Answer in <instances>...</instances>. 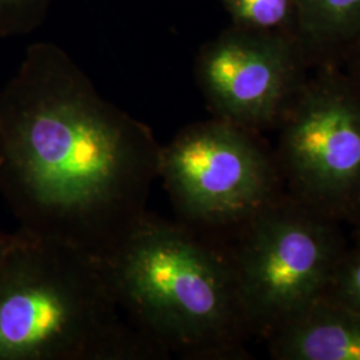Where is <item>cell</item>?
I'll use <instances>...</instances> for the list:
<instances>
[{
  "mask_svg": "<svg viewBox=\"0 0 360 360\" xmlns=\"http://www.w3.org/2000/svg\"><path fill=\"white\" fill-rule=\"evenodd\" d=\"M198 80L218 119L254 131L283 114L295 87V56L282 39L229 32L200 53Z\"/></svg>",
  "mask_w": 360,
  "mask_h": 360,
  "instance_id": "7",
  "label": "cell"
},
{
  "mask_svg": "<svg viewBox=\"0 0 360 360\" xmlns=\"http://www.w3.org/2000/svg\"><path fill=\"white\" fill-rule=\"evenodd\" d=\"M53 0H0V39L27 35L46 19Z\"/></svg>",
  "mask_w": 360,
  "mask_h": 360,
  "instance_id": "11",
  "label": "cell"
},
{
  "mask_svg": "<svg viewBox=\"0 0 360 360\" xmlns=\"http://www.w3.org/2000/svg\"><path fill=\"white\" fill-rule=\"evenodd\" d=\"M159 178L181 223L236 229L275 200L276 174L252 131L224 120L195 123L160 150Z\"/></svg>",
  "mask_w": 360,
  "mask_h": 360,
  "instance_id": "5",
  "label": "cell"
},
{
  "mask_svg": "<svg viewBox=\"0 0 360 360\" xmlns=\"http://www.w3.org/2000/svg\"><path fill=\"white\" fill-rule=\"evenodd\" d=\"M13 235H8L4 232L0 231V259L6 254V251L8 250V247L13 242Z\"/></svg>",
  "mask_w": 360,
  "mask_h": 360,
  "instance_id": "13",
  "label": "cell"
},
{
  "mask_svg": "<svg viewBox=\"0 0 360 360\" xmlns=\"http://www.w3.org/2000/svg\"><path fill=\"white\" fill-rule=\"evenodd\" d=\"M281 158L306 207L355 210L360 200V102L336 83L300 94L284 120Z\"/></svg>",
  "mask_w": 360,
  "mask_h": 360,
  "instance_id": "6",
  "label": "cell"
},
{
  "mask_svg": "<svg viewBox=\"0 0 360 360\" xmlns=\"http://www.w3.org/2000/svg\"><path fill=\"white\" fill-rule=\"evenodd\" d=\"M232 18L248 30H270L283 25L291 0H221Z\"/></svg>",
  "mask_w": 360,
  "mask_h": 360,
  "instance_id": "10",
  "label": "cell"
},
{
  "mask_svg": "<svg viewBox=\"0 0 360 360\" xmlns=\"http://www.w3.org/2000/svg\"><path fill=\"white\" fill-rule=\"evenodd\" d=\"M226 248L248 333L270 335L324 295L342 259L339 238L309 207L274 200L235 229Z\"/></svg>",
  "mask_w": 360,
  "mask_h": 360,
  "instance_id": "4",
  "label": "cell"
},
{
  "mask_svg": "<svg viewBox=\"0 0 360 360\" xmlns=\"http://www.w3.org/2000/svg\"><path fill=\"white\" fill-rule=\"evenodd\" d=\"M270 349L281 360H360V314L324 294L271 333Z\"/></svg>",
  "mask_w": 360,
  "mask_h": 360,
  "instance_id": "8",
  "label": "cell"
},
{
  "mask_svg": "<svg viewBox=\"0 0 360 360\" xmlns=\"http://www.w3.org/2000/svg\"><path fill=\"white\" fill-rule=\"evenodd\" d=\"M120 316L102 260L26 232L0 259V360H165Z\"/></svg>",
  "mask_w": 360,
  "mask_h": 360,
  "instance_id": "2",
  "label": "cell"
},
{
  "mask_svg": "<svg viewBox=\"0 0 360 360\" xmlns=\"http://www.w3.org/2000/svg\"><path fill=\"white\" fill-rule=\"evenodd\" d=\"M355 211H358V212H359V217H360V200H359V203H358V205H356V207H355Z\"/></svg>",
  "mask_w": 360,
  "mask_h": 360,
  "instance_id": "14",
  "label": "cell"
},
{
  "mask_svg": "<svg viewBox=\"0 0 360 360\" xmlns=\"http://www.w3.org/2000/svg\"><path fill=\"white\" fill-rule=\"evenodd\" d=\"M126 319L180 359L240 355L248 333L226 248L147 212L103 262Z\"/></svg>",
  "mask_w": 360,
  "mask_h": 360,
  "instance_id": "3",
  "label": "cell"
},
{
  "mask_svg": "<svg viewBox=\"0 0 360 360\" xmlns=\"http://www.w3.org/2000/svg\"><path fill=\"white\" fill-rule=\"evenodd\" d=\"M326 294L360 314V250L339 260Z\"/></svg>",
  "mask_w": 360,
  "mask_h": 360,
  "instance_id": "12",
  "label": "cell"
},
{
  "mask_svg": "<svg viewBox=\"0 0 360 360\" xmlns=\"http://www.w3.org/2000/svg\"><path fill=\"white\" fill-rule=\"evenodd\" d=\"M160 150L53 43L0 91V191L28 235L105 262L148 212Z\"/></svg>",
  "mask_w": 360,
  "mask_h": 360,
  "instance_id": "1",
  "label": "cell"
},
{
  "mask_svg": "<svg viewBox=\"0 0 360 360\" xmlns=\"http://www.w3.org/2000/svg\"><path fill=\"white\" fill-rule=\"evenodd\" d=\"M304 28L319 40L346 38L360 30V0H294Z\"/></svg>",
  "mask_w": 360,
  "mask_h": 360,
  "instance_id": "9",
  "label": "cell"
}]
</instances>
